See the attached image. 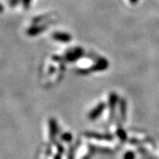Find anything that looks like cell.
Instances as JSON below:
<instances>
[{"mask_svg":"<svg viewBox=\"0 0 159 159\" xmlns=\"http://www.w3.org/2000/svg\"><path fill=\"white\" fill-rule=\"evenodd\" d=\"M82 53H83L82 49L77 48V49H74V50L69 51L68 53H66V59H67L68 61H75V60H77L80 57H81Z\"/></svg>","mask_w":159,"mask_h":159,"instance_id":"obj_1","label":"cell"},{"mask_svg":"<svg viewBox=\"0 0 159 159\" xmlns=\"http://www.w3.org/2000/svg\"><path fill=\"white\" fill-rule=\"evenodd\" d=\"M52 37L57 41L63 42V43H68L72 40V36L67 33H63V32H56L52 34Z\"/></svg>","mask_w":159,"mask_h":159,"instance_id":"obj_2","label":"cell"},{"mask_svg":"<svg viewBox=\"0 0 159 159\" xmlns=\"http://www.w3.org/2000/svg\"><path fill=\"white\" fill-rule=\"evenodd\" d=\"M44 26H38V27H33V28H30V29L28 30V34L29 35H35V34H39L42 31L44 30Z\"/></svg>","mask_w":159,"mask_h":159,"instance_id":"obj_3","label":"cell"},{"mask_svg":"<svg viewBox=\"0 0 159 159\" xmlns=\"http://www.w3.org/2000/svg\"><path fill=\"white\" fill-rule=\"evenodd\" d=\"M108 66V62L104 59V58H102V59H100L97 64L95 66V67H94V70H103V69H105L106 67Z\"/></svg>","mask_w":159,"mask_h":159,"instance_id":"obj_4","label":"cell"},{"mask_svg":"<svg viewBox=\"0 0 159 159\" xmlns=\"http://www.w3.org/2000/svg\"><path fill=\"white\" fill-rule=\"evenodd\" d=\"M23 5H24V7L26 9H28L30 6V3H31V0H22Z\"/></svg>","mask_w":159,"mask_h":159,"instance_id":"obj_5","label":"cell"},{"mask_svg":"<svg viewBox=\"0 0 159 159\" xmlns=\"http://www.w3.org/2000/svg\"><path fill=\"white\" fill-rule=\"evenodd\" d=\"M129 1H130V3H132V4H135V3L138 2V0H129Z\"/></svg>","mask_w":159,"mask_h":159,"instance_id":"obj_6","label":"cell"},{"mask_svg":"<svg viewBox=\"0 0 159 159\" xmlns=\"http://www.w3.org/2000/svg\"><path fill=\"white\" fill-rule=\"evenodd\" d=\"M3 11H4V7H3V6L0 4V12H2Z\"/></svg>","mask_w":159,"mask_h":159,"instance_id":"obj_7","label":"cell"}]
</instances>
